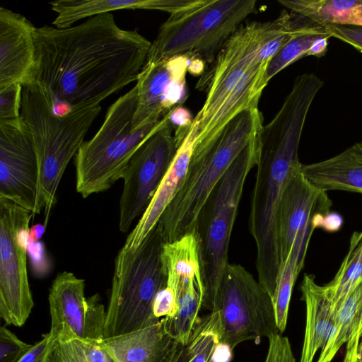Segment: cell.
<instances>
[{"label":"cell","instance_id":"21","mask_svg":"<svg viewBox=\"0 0 362 362\" xmlns=\"http://www.w3.org/2000/svg\"><path fill=\"white\" fill-rule=\"evenodd\" d=\"M301 172L320 190L362 193V140L330 158L302 164Z\"/></svg>","mask_w":362,"mask_h":362},{"label":"cell","instance_id":"17","mask_svg":"<svg viewBox=\"0 0 362 362\" xmlns=\"http://www.w3.org/2000/svg\"><path fill=\"white\" fill-rule=\"evenodd\" d=\"M190 57L184 54L157 63L146 62L136 80L137 103L132 119L133 131L159 121L168 113L163 105L168 88L178 74L188 71Z\"/></svg>","mask_w":362,"mask_h":362},{"label":"cell","instance_id":"22","mask_svg":"<svg viewBox=\"0 0 362 362\" xmlns=\"http://www.w3.org/2000/svg\"><path fill=\"white\" fill-rule=\"evenodd\" d=\"M334 325L316 362H331L345 345L341 362H358L357 349L362 335V280L349 293L334 314Z\"/></svg>","mask_w":362,"mask_h":362},{"label":"cell","instance_id":"34","mask_svg":"<svg viewBox=\"0 0 362 362\" xmlns=\"http://www.w3.org/2000/svg\"><path fill=\"white\" fill-rule=\"evenodd\" d=\"M177 291L172 287L165 286L156 295L153 305L154 316L160 318L173 317L177 312Z\"/></svg>","mask_w":362,"mask_h":362},{"label":"cell","instance_id":"3","mask_svg":"<svg viewBox=\"0 0 362 362\" xmlns=\"http://www.w3.org/2000/svg\"><path fill=\"white\" fill-rule=\"evenodd\" d=\"M301 134L289 125L271 127L259 134L248 226L256 246L257 281L272 298L281 266L278 213L290 176L302 165L298 158Z\"/></svg>","mask_w":362,"mask_h":362},{"label":"cell","instance_id":"40","mask_svg":"<svg viewBox=\"0 0 362 362\" xmlns=\"http://www.w3.org/2000/svg\"><path fill=\"white\" fill-rule=\"evenodd\" d=\"M205 62L202 59L191 57L189 61L188 71L193 75H199L204 71Z\"/></svg>","mask_w":362,"mask_h":362},{"label":"cell","instance_id":"33","mask_svg":"<svg viewBox=\"0 0 362 362\" xmlns=\"http://www.w3.org/2000/svg\"><path fill=\"white\" fill-rule=\"evenodd\" d=\"M269 339V349L264 362H296L291 343L286 337L278 333Z\"/></svg>","mask_w":362,"mask_h":362},{"label":"cell","instance_id":"19","mask_svg":"<svg viewBox=\"0 0 362 362\" xmlns=\"http://www.w3.org/2000/svg\"><path fill=\"white\" fill-rule=\"evenodd\" d=\"M177 344L168 333L163 318L149 327L100 342L115 362H166Z\"/></svg>","mask_w":362,"mask_h":362},{"label":"cell","instance_id":"24","mask_svg":"<svg viewBox=\"0 0 362 362\" xmlns=\"http://www.w3.org/2000/svg\"><path fill=\"white\" fill-rule=\"evenodd\" d=\"M204 292L203 281L195 278L182 281L177 289V312L173 317H163L168 333L180 345L187 344L199 318Z\"/></svg>","mask_w":362,"mask_h":362},{"label":"cell","instance_id":"9","mask_svg":"<svg viewBox=\"0 0 362 362\" xmlns=\"http://www.w3.org/2000/svg\"><path fill=\"white\" fill-rule=\"evenodd\" d=\"M259 133L234 160L199 217L195 233L199 243L204 297L217 288L229 264V243L243 187L249 173L257 166L259 160Z\"/></svg>","mask_w":362,"mask_h":362},{"label":"cell","instance_id":"18","mask_svg":"<svg viewBox=\"0 0 362 362\" xmlns=\"http://www.w3.org/2000/svg\"><path fill=\"white\" fill-rule=\"evenodd\" d=\"M203 0H57L49 2L57 13L52 25L58 28H69L77 21L111 11L146 9L164 11L174 15L194 8Z\"/></svg>","mask_w":362,"mask_h":362},{"label":"cell","instance_id":"13","mask_svg":"<svg viewBox=\"0 0 362 362\" xmlns=\"http://www.w3.org/2000/svg\"><path fill=\"white\" fill-rule=\"evenodd\" d=\"M39 168L28 127L21 117L0 121V197L30 211L42 210Z\"/></svg>","mask_w":362,"mask_h":362},{"label":"cell","instance_id":"5","mask_svg":"<svg viewBox=\"0 0 362 362\" xmlns=\"http://www.w3.org/2000/svg\"><path fill=\"white\" fill-rule=\"evenodd\" d=\"M22 86L21 117L29 128L37 155L39 199L46 225L64 173L84 142L101 106L75 107L59 116L54 112L52 99L42 86L33 81Z\"/></svg>","mask_w":362,"mask_h":362},{"label":"cell","instance_id":"35","mask_svg":"<svg viewBox=\"0 0 362 362\" xmlns=\"http://www.w3.org/2000/svg\"><path fill=\"white\" fill-rule=\"evenodd\" d=\"M331 36L343 41L362 52V25H329L325 27Z\"/></svg>","mask_w":362,"mask_h":362},{"label":"cell","instance_id":"44","mask_svg":"<svg viewBox=\"0 0 362 362\" xmlns=\"http://www.w3.org/2000/svg\"><path fill=\"white\" fill-rule=\"evenodd\" d=\"M108 362H115V361L108 355Z\"/></svg>","mask_w":362,"mask_h":362},{"label":"cell","instance_id":"42","mask_svg":"<svg viewBox=\"0 0 362 362\" xmlns=\"http://www.w3.org/2000/svg\"><path fill=\"white\" fill-rule=\"evenodd\" d=\"M184 346L177 344L166 362H182Z\"/></svg>","mask_w":362,"mask_h":362},{"label":"cell","instance_id":"11","mask_svg":"<svg viewBox=\"0 0 362 362\" xmlns=\"http://www.w3.org/2000/svg\"><path fill=\"white\" fill-rule=\"evenodd\" d=\"M33 213L0 197V317L8 325L23 326L34 307L27 253Z\"/></svg>","mask_w":362,"mask_h":362},{"label":"cell","instance_id":"27","mask_svg":"<svg viewBox=\"0 0 362 362\" xmlns=\"http://www.w3.org/2000/svg\"><path fill=\"white\" fill-rule=\"evenodd\" d=\"M45 362H108L100 342L75 336L63 327L49 350Z\"/></svg>","mask_w":362,"mask_h":362},{"label":"cell","instance_id":"14","mask_svg":"<svg viewBox=\"0 0 362 362\" xmlns=\"http://www.w3.org/2000/svg\"><path fill=\"white\" fill-rule=\"evenodd\" d=\"M301 166L291 175L279 206L277 228L280 268L293 247L307 250L313 230L321 227L324 216L330 212L332 205L327 192L317 189L305 179Z\"/></svg>","mask_w":362,"mask_h":362},{"label":"cell","instance_id":"26","mask_svg":"<svg viewBox=\"0 0 362 362\" xmlns=\"http://www.w3.org/2000/svg\"><path fill=\"white\" fill-rule=\"evenodd\" d=\"M362 280V231L354 232L348 252L333 279L323 285L334 315L349 293Z\"/></svg>","mask_w":362,"mask_h":362},{"label":"cell","instance_id":"39","mask_svg":"<svg viewBox=\"0 0 362 362\" xmlns=\"http://www.w3.org/2000/svg\"><path fill=\"white\" fill-rule=\"evenodd\" d=\"M329 37H331L328 35L317 39L309 49L307 56L317 57L324 56L327 49L328 40Z\"/></svg>","mask_w":362,"mask_h":362},{"label":"cell","instance_id":"38","mask_svg":"<svg viewBox=\"0 0 362 362\" xmlns=\"http://www.w3.org/2000/svg\"><path fill=\"white\" fill-rule=\"evenodd\" d=\"M341 225V216L336 213L329 212L324 216L321 227L327 231L333 232L338 230Z\"/></svg>","mask_w":362,"mask_h":362},{"label":"cell","instance_id":"36","mask_svg":"<svg viewBox=\"0 0 362 362\" xmlns=\"http://www.w3.org/2000/svg\"><path fill=\"white\" fill-rule=\"evenodd\" d=\"M57 337L51 332L43 336L18 362H41L54 344Z\"/></svg>","mask_w":362,"mask_h":362},{"label":"cell","instance_id":"29","mask_svg":"<svg viewBox=\"0 0 362 362\" xmlns=\"http://www.w3.org/2000/svg\"><path fill=\"white\" fill-rule=\"evenodd\" d=\"M219 341L217 316L210 313L199 317L187 344L183 347L182 362H214V350Z\"/></svg>","mask_w":362,"mask_h":362},{"label":"cell","instance_id":"28","mask_svg":"<svg viewBox=\"0 0 362 362\" xmlns=\"http://www.w3.org/2000/svg\"><path fill=\"white\" fill-rule=\"evenodd\" d=\"M328 35L326 28L317 23L308 25L294 34L270 60L265 76L267 83L291 64L306 57L313 43L317 39Z\"/></svg>","mask_w":362,"mask_h":362},{"label":"cell","instance_id":"2","mask_svg":"<svg viewBox=\"0 0 362 362\" xmlns=\"http://www.w3.org/2000/svg\"><path fill=\"white\" fill-rule=\"evenodd\" d=\"M298 30L294 13L283 10L274 20L248 22L234 32L213 63L206 98L193 119L196 145L212 139L239 112L258 107L270 60Z\"/></svg>","mask_w":362,"mask_h":362},{"label":"cell","instance_id":"43","mask_svg":"<svg viewBox=\"0 0 362 362\" xmlns=\"http://www.w3.org/2000/svg\"><path fill=\"white\" fill-rule=\"evenodd\" d=\"M357 361L362 362V335L359 339L358 349H357Z\"/></svg>","mask_w":362,"mask_h":362},{"label":"cell","instance_id":"37","mask_svg":"<svg viewBox=\"0 0 362 362\" xmlns=\"http://www.w3.org/2000/svg\"><path fill=\"white\" fill-rule=\"evenodd\" d=\"M233 349L227 344L219 341L214 353V362H230Z\"/></svg>","mask_w":362,"mask_h":362},{"label":"cell","instance_id":"31","mask_svg":"<svg viewBox=\"0 0 362 362\" xmlns=\"http://www.w3.org/2000/svg\"><path fill=\"white\" fill-rule=\"evenodd\" d=\"M32 346L5 327H1L0 362H18Z\"/></svg>","mask_w":362,"mask_h":362},{"label":"cell","instance_id":"12","mask_svg":"<svg viewBox=\"0 0 362 362\" xmlns=\"http://www.w3.org/2000/svg\"><path fill=\"white\" fill-rule=\"evenodd\" d=\"M175 129L168 121L136 151L122 177L119 229L127 233L156 193L177 148Z\"/></svg>","mask_w":362,"mask_h":362},{"label":"cell","instance_id":"7","mask_svg":"<svg viewBox=\"0 0 362 362\" xmlns=\"http://www.w3.org/2000/svg\"><path fill=\"white\" fill-rule=\"evenodd\" d=\"M163 243L156 225L135 251L118 252L104 339L143 329L160 320L153 315V305L157 293L166 286L160 259Z\"/></svg>","mask_w":362,"mask_h":362},{"label":"cell","instance_id":"15","mask_svg":"<svg viewBox=\"0 0 362 362\" xmlns=\"http://www.w3.org/2000/svg\"><path fill=\"white\" fill-rule=\"evenodd\" d=\"M50 331L57 337L63 327L75 336L100 342L106 312L98 293L86 298L85 281L69 272L59 273L48 296Z\"/></svg>","mask_w":362,"mask_h":362},{"label":"cell","instance_id":"41","mask_svg":"<svg viewBox=\"0 0 362 362\" xmlns=\"http://www.w3.org/2000/svg\"><path fill=\"white\" fill-rule=\"evenodd\" d=\"M45 230V226L42 224H36L30 228L28 233V241L35 243L38 241Z\"/></svg>","mask_w":362,"mask_h":362},{"label":"cell","instance_id":"8","mask_svg":"<svg viewBox=\"0 0 362 362\" xmlns=\"http://www.w3.org/2000/svg\"><path fill=\"white\" fill-rule=\"evenodd\" d=\"M256 12L255 0H204L194 8L170 15L151 42L146 62L186 54L213 64L242 22Z\"/></svg>","mask_w":362,"mask_h":362},{"label":"cell","instance_id":"25","mask_svg":"<svg viewBox=\"0 0 362 362\" xmlns=\"http://www.w3.org/2000/svg\"><path fill=\"white\" fill-rule=\"evenodd\" d=\"M278 2L323 27L352 25L354 10L362 4V0H279Z\"/></svg>","mask_w":362,"mask_h":362},{"label":"cell","instance_id":"4","mask_svg":"<svg viewBox=\"0 0 362 362\" xmlns=\"http://www.w3.org/2000/svg\"><path fill=\"white\" fill-rule=\"evenodd\" d=\"M258 107L233 117L206 144L194 146L187 175L158 226L164 243L195 233L200 214L211 192L247 144L261 131Z\"/></svg>","mask_w":362,"mask_h":362},{"label":"cell","instance_id":"23","mask_svg":"<svg viewBox=\"0 0 362 362\" xmlns=\"http://www.w3.org/2000/svg\"><path fill=\"white\" fill-rule=\"evenodd\" d=\"M160 259L166 276V286L176 291L182 281L195 278L203 281L199 243L195 233L170 243H164Z\"/></svg>","mask_w":362,"mask_h":362},{"label":"cell","instance_id":"20","mask_svg":"<svg viewBox=\"0 0 362 362\" xmlns=\"http://www.w3.org/2000/svg\"><path fill=\"white\" fill-rule=\"evenodd\" d=\"M300 290L305 305V326L300 362H313L332 334L335 317L323 286L316 283L314 275H304Z\"/></svg>","mask_w":362,"mask_h":362},{"label":"cell","instance_id":"10","mask_svg":"<svg viewBox=\"0 0 362 362\" xmlns=\"http://www.w3.org/2000/svg\"><path fill=\"white\" fill-rule=\"evenodd\" d=\"M202 307L217 316L220 341L233 349L279 333L272 296L240 264L227 265L217 288L203 298Z\"/></svg>","mask_w":362,"mask_h":362},{"label":"cell","instance_id":"30","mask_svg":"<svg viewBox=\"0 0 362 362\" xmlns=\"http://www.w3.org/2000/svg\"><path fill=\"white\" fill-rule=\"evenodd\" d=\"M303 264L300 256L291 251L278 274L272 302L276 326L281 334L286 327L292 290Z\"/></svg>","mask_w":362,"mask_h":362},{"label":"cell","instance_id":"1","mask_svg":"<svg viewBox=\"0 0 362 362\" xmlns=\"http://www.w3.org/2000/svg\"><path fill=\"white\" fill-rule=\"evenodd\" d=\"M35 40L29 81L45 89L59 116L100 105L136 81L151 44L136 30L120 28L111 13L69 28H36Z\"/></svg>","mask_w":362,"mask_h":362},{"label":"cell","instance_id":"32","mask_svg":"<svg viewBox=\"0 0 362 362\" xmlns=\"http://www.w3.org/2000/svg\"><path fill=\"white\" fill-rule=\"evenodd\" d=\"M23 86L15 83L0 89V121L21 116Z\"/></svg>","mask_w":362,"mask_h":362},{"label":"cell","instance_id":"16","mask_svg":"<svg viewBox=\"0 0 362 362\" xmlns=\"http://www.w3.org/2000/svg\"><path fill=\"white\" fill-rule=\"evenodd\" d=\"M36 28L25 16L0 8V89L29 81L35 63Z\"/></svg>","mask_w":362,"mask_h":362},{"label":"cell","instance_id":"45","mask_svg":"<svg viewBox=\"0 0 362 362\" xmlns=\"http://www.w3.org/2000/svg\"><path fill=\"white\" fill-rule=\"evenodd\" d=\"M48 352H49V351H48ZM48 352H47V354H48ZM47 354H46V356H45V358L41 361V362H45V361H46V358H47Z\"/></svg>","mask_w":362,"mask_h":362},{"label":"cell","instance_id":"6","mask_svg":"<svg viewBox=\"0 0 362 362\" xmlns=\"http://www.w3.org/2000/svg\"><path fill=\"white\" fill-rule=\"evenodd\" d=\"M136 103L135 86L110 105L100 129L75 156L76 189L83 198L105 192L122 179L136 151L168 121L170 111L159 121L133 131Z\"/></svg>","mask_w":362,"mask_h":362}]
</instances>
